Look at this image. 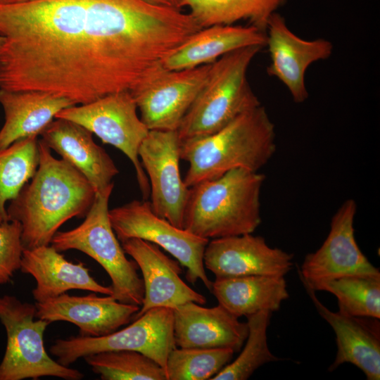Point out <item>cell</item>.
Returning a JSON list of instances; mask_svg holds the SVG:
<instances>
[{
	"label": "cell",
	"instance_id": "cell-1",
	"mask_svg": "<svg viewBox=\"0 0 380 380\" xmlns=\"http://www.w3.org/2000/svg\"><path fill=\"white\" fill-rule=\"evenodd\" d=\"M189 13L141 0L0 4V89L87 104L134 91L199 30Z\"/></svg>",
	"mask_w": 380,
	"mask_h": 380
},
{
	"label": "cell",
	"instance_id": "cell-2",
	"mask_svg": "<svg viewBox=\"0 0 380 380\" xmlns=\"http://www.w3.org/2000/svg\"><path fill=\"white\" fill-rule=\"evenodd\" d=\"M37 169L6 208L8 220L21 224L23 248L50 245L59 228L72 217H85L96 191L71 164L51 154L39 139Z\"/></svg>",
	"mask_w": 380,
	"mask_h": 380
},
{
	"label": "cell",
	"instance_id": "cell-3",
	"mask_svg": "<svg viewBox=\"0 0 380 380\" xmlns=\"http://www.w3.org/2000/svg\"><path fill=\"white\" fill-rule=\"evenodd\" d=\"M275 138L274 125L260 105L212 134L182 141L180 157L189 163L186 186L236 168L258 172L275 153Z\"/></svg>",
	"mask_w": 380,
	"mask_h": 380
},
{
	"label": "cell",
	"instance_id": "cell-4",
	"mask_svg": "<svg viewBox=\"0 0 380 380\" xmlns=\"http://www.w3.org/2000/svg\"><path fill=\"white\" fill-rule=\"evenodd\" d=\"M265 180L258 172L236 168L189 187L183 229L208 239L253 233L261 223Z\"/></svg>",
	"mask_w": 380,
	"mask_h": 380
},
{
	"label": "cell",
	"instance_id": "cell-5",
	"mask_svg": "<svg viewBox=\"0 0 380 380\" xmlns=\"http://www.w3.org/2000/svg\"><path fill=\"white\" fill-rule=\"evenodd\" d=\"M262 48H241L211 64L205 84L177 130L182 141L212 134L261 105L249 84L247 72Z\"/></svg>",
	"mask_w": 380,
	"mask_h": 380
},
{
	"label": "cell",
	"instance_id": "cell-6",
	"mask_svg": "<svg viewBox=\"0 0 380 380\" xmlns=\"http://www.w3.org/2000/svg\"><path fill=\"white\" fill-rule=\"evenodd\" d=\"M113 186L112 183L96 192L84 220L72 229L58 231L50 245L60 253L74 249L93 258L111 280V296L120 303L141 307L143 279L137 273V263L126 257L109 220L108 202Z\"/></svg>",
	"mask_w": 380,
	"mask_h": 380
},
{
	"label": "cell",
	"instance_id": "cell-7",
	"mask_svg": "<svg viewBox=\"0 0 380 380\" xmlns=\"http://www.w3.org/2000/svg\"><path fill=\"white\" fill-rule=\"evenodd\" d=\"M34 303L13 296L0 297V322L6 333V347L0 363V380L38 379L54 376L80 380V370L52 359L44 347V334L50 322L37 318Z\"/></svg>",
	"mask_w": 380,
	"mask_h": 380
},
{
	"label": "cell",
	"instance_id": "cell-8",
	"mask_svg": "<svg viewBox=\"0 0 380 380\" xmlns=\"http://www.w3.org/2000/svg\"><path fill=\"white\" fill-rule=\"evenodd\" d=\"M119 331L99 337L70 336L58 338L49 351L62 365L70 367L78 359L104 351L132 350L157 362L164 370L170 351L177 347L174 338L173 310L154 308Z\"/></svg>",
	"mask_w": 380,
	"mask_h": 380
},
{
	"label": "cell",
	"instance_id": "cell-9",
	"mask_svg": "<svg viewBox=\"0 0 380 380\" xmlns=\"http://www.w3.org/2000/svg\"><path fill=\"white\" fill-rule=\"evenodd\" d=\"M137 110L132 93L124 91L80 106L64 108L55 118L76 122L95 134L103 143L121 151L132 163L143 198L146 200L150 196V184L138 153L149 129L138 117Z\"/></svg>",
	"mask_w": 380,
	"mask_h": 380
},
{
	"label": "cell",
	"instance_id": "cell-10",
	"mask_svg": "<svg viewBox=\"0 0 380 380\" xmlns=\"http://www.w3.org/2000/svg\"><path fill=\"white\" fill-rule=\"evenodd\" d=\"M108 216L120 242L139 238L156 244L186 268L188 281L195 284L200 279L210 291L213 281L208 277L203 264L204 251L209 239L198 236L159 217L146 200H134L109 210Z\"/></svg>",
	"mask_w": 380,
	"mask_h": 380
},
{
	"label": "cell",
	"instance_id": "cell-11",
	"mask_svg": "<svg viewBox=\"0 0 380 380\" xmlns=\"http://www.w3.org/2000/svg\"><path fill=\"white\" fill-rule=\"evenodd\" d=\"M181 144L177 131L149 130L138 153L148 179L153 211L183 228L189 187L179 170Z\"/></svg>",
	"mask_w": 380,
	"mask_h": 380
},
{
	"label": "cell",
	"instance_id": "cell-12",
	"mask_svg": "<svg viewBox=\"0 0 380 380\" xmlns=\"http://www.w3.org/2000/svg\"><path fill=\"white\" fill-rule=\"evenodd\" d=\"M211 64L183 70L163 68L131 92L149 130H177L205 84Z\"/></svg>",
	"mask_w": 380,
	"mask_h": 380
},
{
	"label": "cell",
	"instance_id": "cell-13",
	"mask_svg": "<svg viewBox=\"0 0 380 380\" xmlns=\"http://www.w3.org/2000/svg\"><path fill=\"white\" fill-rule=\"evenodd\" d=\"M356 211L353 199L346 200L338 208L322 245L305 255L298 270L300 280L314 283L353 275L380 277L379 269L369 261L356 242Z\"/></svg>",
	"mask_w": 380,
	"mask_h": 380
},
{
	"label": "cell",
	"instance_id": "cell-14",
	"mask_svg": "<svg viewBox=\"0 0 380 380\" xmlns=\"http://www.w3.org/2000/svg\"><path fill=\"white\" fill-rule=\"evenodd\" d=\"M265 46L270 58L268 75L285 85L294 102H304L308 97L305 72L312 63L331 56V42L323 38H300L289 29L284 18L275 12L267 23Z\"/></svg>",
	"mask_w": 380,
	"mask_h": 380
},
{
	"label": "cell",
	"instance_id": "cell-15",
	"mask_svg": "<svg viewBox=\"0 0 380 380\" xmlns=\"http://www.w3.org/2000/svg\"><path fill=\"white\" fill-rule=\"evenodd\" d=\"M291 253L270 247L253 233L209 240L203 264L215 277L270 275L284 277L293 267Z\"/></svg>",
	"mask_w": 380,
	"mask_h": 380
},
{
	"label": "cell",
	"instance_id": "cell-16",
	"mask_svg": "<svg viewBox=\"0 0 380 380\" xmlns=\"http://www.w3.org/2000/svg\"><path fill=\"white\" fill-rule=\"evenodd\" d=\"M125 253L141 270L144 296L139 310L133 319L150 309L164 307L175 309L188 302L203 305L206 298L192 289L180 277L181 265L165 254L156 244L139 238L121 242Z\"/></svg>",
	"mask_w": 380,
	"mask_h": 380
},
{
	"label": "cell",
	"instance_id": "cell-17",
	"mask_svg": "<svg viewBox=\"0 0 380 380\" xmlns=\"http://www.w3.org/2000/svg\"><path fill=\"white\" fill-rule=\"evenodd\" d=\"M37 318L74 324L83 336L99 337L129 323L140 306L118 301L113 296H70L66 293L43 302L34 303Z\"/></svg>",
	"mask_w": 380,
	"mask_h": 380
},
{
	"label": "cell",
	"instance_id": "cell-18",
	"mask_svg": "<svg viewBox=\"0 0 380 380\" xmlns=\"http://www.w3.org/2000/svg\"><path fill=\"white\" fill-rule=\"evenodd\" d=\"M173 330L179 348H225L235 353L241 349L248 334L247 323L221 305L205 308L195 302L173 310Z\"/></svg>",
	"mask_w": 380,
	"mask_h": 380
},
{
	"label": "cell",
	"instance_id": "cell-19",
	"mask_svg": "<svg viewBox=\"0 0 380 380\" xmlns=\"http://www.w3.org/2000/svg\"><path fill=\"white\" fill-rule=\"evenodd\" d=\"M303 286L317 311L329 324L336 334L337 352L329 371L332 372L348 362L358 367L367 380H379V319L332 312L317 298L314 290Z\"/></svg>",
	"mask_w": 380,
	"mask_h": 380
},
{
	"label": "cell",
	"instance_id": "cell-20",
	"mask_svg": "<svg viewBox=\"0 0 380 380\" xmlns=\"http://www.w3.org/2000/svg\"><path fill=\"white\" fill-rule=\"evenodd\" d=\"M39 135L51 150L78 170L96 192L113 183L119 173L110 156L94 142L92 133L76 122L56 118Z\"/></svg>",
	"mask_w": 380,
	"mask_h": 380
},
{
	"label": "cell",
	"instance_id": "cell-21",
	"mask_svg": "<svg viewBox=\"0 0 380 380\" xmlns=\"http://www.w3.org/2000/svg\"><path fill=\"white\" fill-rule=\"evenodd\" d=\"M20 270L35 279L32 291L35 302L56 298L72 289L113 294L111 286L96 281L82 262L68 261L51 245L24 248Z\"/></svg>",
	"mask_w": 380,
	"mask_h": 380
},
{
	"label": "cell",
	"instance_id": "cell-22",
	"mask_svg": "<svg viewBox=\"0 0 380 380\" xmlns=\"http://www.w3.org/2000/svg\"><path fill=\"white\" fill-rule=\"evenodd\" d=\"M266 45V32L252 25H215L202 28L163 60L168 70L194 68L248 46Z\"/></svg>",
	"mask_w": 380,
	"mask_h": 380
},
{
	"label": "cell",
	"instance_id": "cell-23",
	"mask_svg": "<svg viewBox=\"0 0 380 380\" xmlns=\"http://www.w3.org/2000/svg\"><path fill=\"white\" fill-rule=\"evenodd\" d=\"M5 122L0 129V150L16 141L39 136L61 110L75 106L70 99L37 91L0 89Z\"/></svg>",
	"mask_w": 380,
	"mask_h": 380
},
{
	"label": "cell",
	"instance_id": "cell-24",
	"mask_svg": "<svg viewBox=\"0 0 380 380\" xmlns=\"http://www.w3.org/2000/svg\"><path fill=\"white\" fill-rule=\"evenodd\" d=\"M210 291L218 304L239 318L261 310L277 311L289 297L283 276L215 277Z\"/></svg>",
	"mask_w": 380,
	"mask_h": 380
},
{
	"label": "cell",
	"instance_id": "cell-25",
	"mask_svg": "<svg viewBox=\"0 0 380 380\" xmlns=\"http://www.w3.org/2000/svg\"><path fill=\"white\" fill-rule=\"evenodd\" d=\"M286 0H186L189 14L202 28L247 21L266 32L268 20Z\"/></svg>",
	"mask_w": 380,
	"mask_h": 380
},
{
	"label": "cell",
	"instance_id": "cell-26",
	"mask_svg": "<svg viewBox=\"0 0 380 380\" xmlns=\"http://www.w3.org/2000/svg\"><path fill=\"white\" fill-rule=\"evenodd\" d=\"M39 161L37 135L0 150V225L9 222L6 203L15 198L34 175Z\"/></svg>",
	"mask_w": 380,
	"mask_h": 380
},
{
	"label": "cell",
	"instance_id": "cell-27",
	"mask_svg": "<svg viewBox=\"0 0 380 380\" xmlns=\"http://www.w3.org/2000/svg\"><path fill=\"white\" fill-rule=\"evenodd\" d=\"M301 281L315 291L334 294L341 313L380 319V277L353 275L314 283Z\"/></svg>",
	"mask_w": 380,
	"mask_h": 380
},
{
	"label": "cell",
	"instance_id": "cell-28",
	"mask_svg": "<svg viewBox=\"0 0 380 380\" xmlns=\"http://www.w3.org/2000/svg\"><path fill=\"white\" fill-rule=\"evenodd\" d=\"M272 312L261 310L246 316L248 334L239 355L211 380H246L265 364L279 361L267 345V331Z\"/></svg>",
	"mask_w": 380,
	"mask_h": 380
},
{
	"label": "cell",
	"instance_id": "cell-29",
	"mask_svg": "<svg viewBox=\"0 0 380 380\" xmlns=\"http://www.w3.org/2000/svg\"><path fill=\"white\" fill-rule=\"evenodd\" d=\"M83 358L102 380H167L157 362L137 351H104Z\"/></svg>",
	"mask_w": 380,
	"mask_h": 380
},
{
	"label": "cell",
	"instance_id": "cell-30",
	"mask_svg": "<svg viewBox=\"0 0 380 380\" xmlns=\"http://www.w3.org/2000/svg\"><path fill=\"white\" fill-rule=\"evenodd\" d=\"M235 352L230 348H175L168 355L167 380L211 379L229 364Z\"/></svg>",
	"mask_w": 380,
	"mask_h": 380
},
{
	"label": "cell",
	"instance_id": "cell-31",
	"mask_svg": "<svg viewBox=\"0 0 380 380\" xmlns=\"http://www.w3.org/2000/svg\"><path fill=\"white\" fill-rule=\"evenodd\" d=\"M22 226L12 220L0 225V284L11 281L20 270L23 246Z\"/></svg>",
	"mask_w": 380,
	"mask_h": 380
},
{
	"label": "cell",
	"instance_id": "cell-32",
	"mask_svg": "<svg viewBox=\"0 0 380 380\" xmlns=\"http://www.w3.org/2000/svg\"><path fill=\"white\" fill-rule=\"evenodd\" d=\"M141 1L159 8L181 10L186 0H141Z\"/></svg>",
	"mask_w": 380,
	"mask_h": 380
},
{
	"label": "cell",
	"instance_id": "cell-33",
	"mask_svg": "<svg viewBox=\"0 0 380 380\" xmlns=\"http://www.w3.org/2000/svg\"><path fill=\"white\" fill-rule=\"evenodd\" d=\"M27 0H0V4H11V3H17L25 1Z\"/></svg>",
	"mask_w": 380,
	"mask_h": 380
},
{
	"label": "cell",
	"instance_id": "cell-34",
	"mask_svg": "<svg viewBox=\"0 0 380 380\" xmlns=\"http://www.w3.org/2000/svg\"><path fill=\"white\" fill-rule=\"evenodd\" d=\"M6 39L4 37L0 36V53L1 51V49L3 48V46L5 43Z\"/></svg>",
	"mask_w": 380,
	"mask_h": 380
}]
</instances>
